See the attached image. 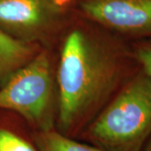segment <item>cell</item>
<instances>
[{"label":"cell","instance_id":"6da1fadb","mask_svg":"<svg viewBox=\"0 0 151 151\" xmlns=\"http://www.w3.org/2000/svg\"><path fill=\"white\" fill-rule=\"evenodd\" d=\"M133 48L117 41L97 43L75 29L67 35L60 58L59 124L69 129L90 109L118 91L134 74Z\"/></svg>","mask_w":151,"mask_h":151},{"label":"cell","instance_id":"7a4b0ae2","mask_svg":"<svg viewBox=\"0 0 151 151\" xmlns=\"http://www.w3.org/2000/svg\"><path fill=\"white\" fill-rule=\"evenodd\" d=\"M107 151H141L151 136V79L142 68L116 92L88 131Z\"/></svg>","mask_w":151,"mask_h":151},{"label":"cell","instance_id":"3957f363","mask_svg":"<svg viewBox=\"0 0 151 151\" xmlns=\"http://www.w3.org/2000/svg\"><path fill=\"white\" fill-rule=\"evenodd\" d=\"M53 98L51 64L41 52L14 72L0 89V109L19 113L48 129Z\"/></svg>","mask_w":151,"mask_h":151},{"label":"cell","instance_id":"277c9868","mask_svg":"<svg viewBox=\"0 0 151 151\" xmlns=\"http://www.w3.org/2000/svg\"><path fill=\"white\" fill-rule=\"evenodd\" d=\"M83 14L115 33L151 40V0H83Z\"/></svg>","mask_w":151,"mask_h":151},{"label":"cell","instance_id":"5b68a950","mask_svg":"<svg viewBox=\"0 0 151 151\" xmlns=\"http://www.w3.org/2000/svg\"><path fill=\"white\" fill-rule=\"evenodd\" d=\"M62 7L55 0H0V26L29 42L54 26Z\"/></svg>","mask_w":151,"mask_h":151},{"label":"cell","instance_id":"8992f818","mask_svg":"<svg viewBox=\"0 0 151 151\" xmlns=\"http://www.w3.org/2000/svg\"><path fill=\"white\" fill-rule=\"evenodd\" d=\"M34 50L28 42L11 36L0 29V81L32 59Z\"/></svg>","mask_w":151,"mask_h":151},{"label":"cell","instance_id":"52a82bcc","mask_svg":"<svg viewBox=\"0 0 151 151\" xmlns=\"http://www.w3.org/2000/svg\"><path fill=\"white\" fill-rule=\"evenodd\" d=\"M39 151H107L72 140L50 129H42L35 137Z\"/></svg>","mask_w":151,"mask_h":151},{"label":"cell","instance_id":"ba28073f","mask_svg":"<svg viewBox=\"0 0 151 151\" xmlns=\"http://www.w3.org/2000/svg\"><path fill=\"white\" fill-rule=\"evenodd\" d=\"M0 151H37L29 143L9 130L0 129Z\"/></svg>","mask_w":151,"mask_h":151},{"label":"cell","instance_id":"9c48e42d","mask_svg":"<svg viewBox=\"0 0 151 151\" xmlns=\"http://www.w3.org/2000/svg\"><path fill=\"white\" fill-rule=\"evenodd\" d=\"M133 52L139 66L151 79V40L135 44Z\"/></svg>","mask_w":151,"mask_h":151},{"label":"cell","instance_id":"30bf717a","mask_svg":"<svg viewBox=\"0 0 151 151\" xmlns=\"http://www.w3.org/2000/svg\"><path fill=\"white\" fill-rule=\"evenodd\" d=\"M141 151H151V136L150 137V139H148V141L146 142V144L144 146V148L142 149Z\"/></svg>","mask_w":151,"mask_h":151},{"label":"cell","instance_id":"8fae6325","mask_svg":"<svg viewBox=\"0 0 151 151\" xmlns=\"http://www.w3.org/2000/svg\"><path fill=\"white\" fill-rule=\"evenodd\" d=\"M70 0H55V2L60 6H63L64 4H65L66 3H68V2H70Z\"/></svg>","mask_w":151,"mask_h":151}]
</instances>
